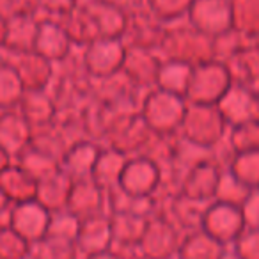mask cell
Returning a JSON list of instances; mask_svg holds the SVG:
<instances>
[{
  "label": "cell",
  "instance_id": "13",
  "mask_svg": "<svg viewBox=\"0 0 259 259\" xmlns=\"http://www.w3.org/2000/svg\"><path fill=\"white\" fill-rule=\"evenodd\" d=\"M73 183L75 181L61 170L55 176L37 183L36 201L41 206H45L50 213L68 209V201H69Z\"/></svg>",
  "mask_w": 259,
  "mask_h": 259
},
{
  "label": "cell",
  "instance_id": "5",
  "mask_svg": "<svg viewBox=\"0 0 259 259\" xmlns=\"http://www.w3.org/2000/svg\"><path fill=\"white\" fill-rule=\"evenodd\" d=\"M160 183H162V174L158 165L142 155L130 156L119 180V187L126 194L135 197H149L158 190Z\"/></svg>",
  "mask_w": 259,
  "mask_h": 259
},
{
  "label": "cell",
  "instance_id": "23",
  "mask_svg": "<svg viewBox=\"0 0 259 259\" xmlns=\"http://www.w3.org/2000/svg\"><path fill=\"white\" fill-rule=\"evenodd\" d=\"M30 243L9 224L0 226V259H29Z\"/></svg>",
  "mask_w": 259,
  "mask_h": 259
},
{
  "label": "cell",
  "instance_id": "7",
  "mask_svg": "<svg viewBox=\"0 0 259 259\" xmlns=\"http://www.w3.org/2000/svg\"><path fill=\"white\" fill-rule=\"evenodd\" d=\"M32 142V126L18 110L0 112V148L15 162Z\"/></svg>",
  "mask_w": 259,
  "mask_h": 259
},
{
  "label": "cell",
  "instance_id": "11",
  "mask_svg": "<svg viewBox=\"0 0 259 259\" xmlns=\"http://www.w3.org/2000/svg\"><path fill=\"white\" fill-rule=\"evenodd\" d=\"M16 110L27 119V122L34 130L54 122L55 115H57V105L47 89L23 91V96Z\"/></svg>",
  "mask_w": 259,
  "mask_h": 259
},
{
  "label": "cell",
  "instance_id": "9",
  "mask_svg": "<svg viewBox=\"0 0 259 259\" xmlns=\"http://www.w3.org/2000/svg\"><path fill=\"white\" fill-rule=\"evenodd\" d=\"M75 241L80 254L83 255L108 250L112 247V241H114L108 213H101V215L80 220L78 234H76Z\"/></svg>",
  "mask_w": 259,
  "mask_h": 259
},
{
  "label": "cell",
  "instance_id": "28",
  "mask_svg": "<svg viewBox=\"0 0 259 259\" xmlns=\"http://www.w3.org/2000/svg\"><path fill=\"white\" fill-rule=\"evenodd\" d=\"M13 163V158L8 155V153L4 151V149L0 148V172L6 169V167H9Z\"/></svg>",
  "mask_w": 259,
  "mask_h": 259
},
{
  "label": "cell",
  "instance_id": "20",
  "mask_svg": "<svg viewBox=\"0 0 259 259\" xmlns=\"http://www.w3.org/2000/svg\"><path fill=\"white\" fill-rule=\"evenodd\" d=\"M78 247L75 240L47 234L43 240L30 245V259H78Z\"/></svg>",
  "mask_w": 259,
  "mask_h": 259
},
{
  "label": "cell",
  "instance_id": "27",
  "mask_svg": "<svg viewBox=\"0 0 259 259\" xmlns=\"http://www.w3.org/2000/svg\"><path fill=\"white\" fill-rule=\"evenodd\" d=\"M11 201L6 197V194L0 188V219H8L9 222V209H11Z\"/></svg>",
  "mask_w": 259,
  "mask_h": 259
},
{
  "label": "cell",
  "instance_id": "18",
  "mask_svg": "<svg viewBox=\"0 0 259 259\" xmlns=\"http://www.w3.org/2000/svg\"><path fill=\"white\" fill-rule=\"evenodd\" d=\"M69 146L71 144L66 141L62 132L54 124V122L32 130V142H30V148L37 149V151H41V153H45V155L52 156V158L59 160V162H61L62 156L66 155Z\"/></svg>",
  "mask_w": 259,
  "mask_h": 259
},
{
  "label": "cell",
  "instance_id": "16",
  "mask_svg": "<svg viewBox=\"0 0 259 259\" xmlns=\"http://www.w3.org/2000/svg\"><path fill=\"white\" fill-rule=\"evenodd\" d=\"M160 64L153 57L144 54H130L122 61V73L128 76L135 85L149 91L156 87Z\"/></svg>",
  "mask_w": 259,
  "mask_h": 259
},
{
  "label": "cell",
  "instance_id": "12",
  "mask_svg": "<svg viewBox=\"0 0 259 259\" xmlns=\"http://www.w3.org/2000/svg\"><path fill=\"white\" fill-rule=\"evenodd\" d=\"M0 188L11 204L34 201L37 192V181L30 174H27L18 163L13 162L0 172Z\"/></svg>",
  "mask_w": 259,
  "mask_h": 259
},
{
  "label": "cell",
  "instance_id": "22",
  "mask_svg": "<svg viewBox=\"0 0 259 259\" xmlns=\"http://www.w3.org/2000/svg\"><path fill=\"white\" fill-rule=\"evenodd\" d=\"M23 83L9 66H0V112L15 110L23 96Z\"/></svg>",
  "mask_w": 259,
  "mask_h": 259
},
{
  "label": "cell",
  "instance_id": "3",
  "mask_svg": "<svg viewBox=\"0 0 259 259\" xmlns=\"http://www.w3.org/2000/svg\"><path fill=\"white\" fill-rule=\"evenodd\" d=\"M151 135V128L144 121L141 112H137V114L121 115V117L115 119L108 128V132L105 134L101 146L112 148L126 156H135L141 155V151L148 144Z\"/></svg>",
  "mask_w": 259,
  "mask_h": 259
},
{
  "label": "cell",
  "instance_id": "15",
  "mask_svg": "<svg viewBox=\"0 0 259 259\" xmlns=\"http://www.w3.org/2000/svg\"><path fill=\"white\" fill-rule=\"evenodd\" d=\"M13 69L16 71L25 91L47 89L52 82V76H54L50 62L43 55H29L20 64L13 66Z\"/></svg>",
  "mask_w": 259,
  "mask_h": 259
},
{
  "label": "cell",
  "instance_id": "24",
  "mask_svg": "<svg viewBox=\"0 0 259 259\" xmlns=\"http://www.w3.org/2000/svg\"><path fill=\"white\" fill-rule=\"evenodd\" d=\"M188 71L181 66H160L158 78H156V87L162 91H169L178 96H183L190 85Z\"/></svg>",
  "mask_w": 259,
  "mask_h": 259
},
{
  "label": "cell",
  "instance_id": "8",
  "mask_svg": "<svg viewBox=\"0 0 259 259\" xmlns=\"http://www.w3.org/2000/svg\"><path fill=\"white\" fill-rule=\"evenodd\" d=\"M68 209L80 220L107 213V192L93 178L75 181L69 194Z\"/></svg>",
  "mask_w": 259,
  "mask_h": 259
},
{
  "label": "cell",
  "instance_id": "14",
  "mask_svg": "<svg viewBox=\"0 0 259 259\" xmlns=\"http://www.w3.org/2000/svg\"><path fill=\"white\" fill-rule=\"evenodd\" d=\"M130 156L122 155V153L115 151L112 148H105L101 146L100 156L96 160V165L93 170V180L103 188L105 192H110L119 187V180H121L122 169H124L126 162Z\"/></svg>",
  "mask_w": 259,
  "mask_h": 259
},
{
  "label": "cell",
  "instance_id": "10",
  "mask_svg": "<svg viewBox=\"0 0 259 259\" xmlns=\"http://www.w3.org/2000/svg\"><path fill=\"white\" fill-rule=\"evenodd\" d=\"M101 144L96 141H80L69 146L66 155L61 160V170L68 174L73 181L85 180L93 176L94 165L100 156Z\"/></svg>",
  "mask_w": 259,
  "mask_h": 259
},
{
  "label": "cell",
  "instance_id": "26",
  "mask_svg": "<svg viewBox=\"0 0 259 259\" xmlns=\"http://www.w3.org/2000/svg\"><path fill=\"white\" fill-rule=\"evenodd\" d=\"M117 259H146L139 243H121L112 241V247L108 248Z\"/></svg>",
  "mask_w": 259,
  "mask_h": 259
},
{
  "label": "cell",
  "instance_id": "25",
  "mask_svg": "<svg viewBox=\"0 0 259 259\" xmlns=\"http://www.w3.org/2000/svg\"><path fill=\"white\" fill-rule=\"evenodd\" d=\"M80 227V219L73 215L69 209L55 211L50 215V226H48V234L59 238H68V240H76Z\"/></svg>",
  "mask_w": 259,
  "mask_h": 259
},
{
  "label": "cell",
  "instance_id": "4",
  "mask_svg": "<svg viewBox=\"0 0 259 259\" xmlns=\"http://www.w3.org/2000/svg\"><path fill=\"white\" fill-rule=\"evenodd\" d=\"M141 250L146 259H172L180 250V231L163 215L148 219L141 236Z\"/></svg>",
  "mask_w": 259,
  "mask_h": 259
},
{
  "label": "cell",
  "instance_id": "6",
  "mask_svg": "<svg viewBox=\"0 0 259 259\" xmlns=\"http://www.w3.org/2000/svg\"><path fill=\"white\" fill-rule=\"evenodd\" d=\"M50 215L52 213L34 199V201L13 204L9 209L8 224L30 245H34L48 234Z\"/></svg>",
  "mask_w": 259,
  "mask_h": 259
},
{
  "label": "cell",
  "instance_id": "17",
  "mask_svg": "<svg viewBox=\"0 0 259 259\" xmlns=\"http://www.w3.org/2000/svg\"><path fill=\"white\" fill-rule=\"evenodd\" d=\"M122 61L124 57H122L121 50L114 48L112 45L98 47L87 54L85 69L94 80L107 78V76L119 73V69L122 68Z\"/></svg>",
  "mask_w": 259,
  "mask_h": 259
},
{
  "label": "cell",
  "instance_id": "1",
  "mask_svg": "<svg viewBox=\"0 0 259 259\" xmlns=\"http://www.w3.org/2000/svg\"><path fill=\"white\" fill-rule=\"evenodd\" d=\"M185 112V100L183 96H178L169 91H162L158 87L149 89L142 100L141 115L153 134L170 135L178 134L183 122Z\"/></svg>",
  "mask_w": 259,
  "mask_h": 259
},
{
  "label": "cell",
  "instance_id": "19",
  "mask_svg": "<svg viewBox=\"0 0 259 259\" xmlns=\"http://www.w3.org/2000/svg\"><path fill=\"white\" fill-rule=\"evenodd\" d=\"M15 163H18V165L22 167L27 174H30L37 183L55 176L57 172H61V162H59V160H55V158H52V156L45 155V153L37 151V149L30 148V146L15 160Z\"/></svg>",
  "mask_w": 259,
  "mask_h": 259
},
{
  "label": "cell",
  "instance_id": "29",
  "mask_svg": "<svg viewBox=\"0 0 259 259\" xmlns=\"http://www.w3.org/2000/svg\"><path fill=\"white\" fill-rule=\"evenodd\" d=\"M85 259H117V257L110 250H105V252H98V254L85 255Z\"/></svg>",
  "mask_w": 259,
  "mask_h": 259
},
{
  "label": "cell",
  "instance_id": "21",
  "mask_svg": "<svg viewBox=\"0 0 259 259\" xmlns=\"http://www.w3.org/2000/svg\"><path fill=\"white\" fill-rule=\"evenodd\" d=\"M112 238L121 243H139L146 229L148 219L134 213H108Z\"/></svg>",
  "mask_w": 259,
  "mask_h": 259
},
{
  "label": "cell",
  "instance_id": "2",
  "mask_svg": "<svg viewBox=\"0 0 259 259\" xmlns=\"http://www.w3.org/2000/svg\"><path fill=\"white\" fill-rule=\"evenodd\" d=\"M146 93L148 91L135 85L124 73L94 80V100L101 101L117 117L141 112Z\"/></svg>",
  "mask_w": 259,
  "mask_h": 259
}]
</instances>
